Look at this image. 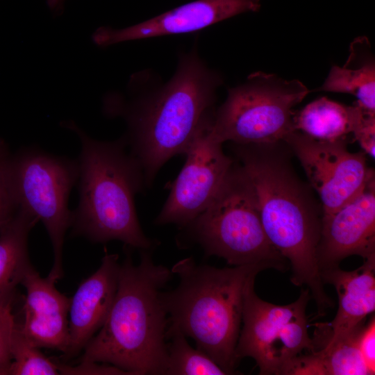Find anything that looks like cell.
<instances>
[{
	"instance_id": "6da1fadb",
	"label": "cell",
	"mask_w": 375,
	"mask_h": 375,
	"mask_svg": "<svg viewBox=\"0 0 375 375\" xmlns=\"http://www.w3.org/2000/svg\"><path fill=\"white\" fill-rule=\"evenodd\" d=\"M233 150L254 188L266 235L289 262L292 283L306 286L317 313L324 314L334 303L324 290L317 258L323 217L320 201L296 174L285 142L235 144Z\"/></svg>"
},
{
	"instance_id": "7a4b0ae2",
	"label": "cell",
	"mask_w": 375,
	"mask_h": 375,
	"mask_svg": "<svg viewBox=\"0 0 375 375\" xmlns=\"http://www.w3.org/2000/svg\"><path fill=\"white\" fill-rule=\"evenodd\" d=\"M221 82L220 76L191 52L181 58L172 78L155 92L129 101L115 92L104 97V114L122 117L127 124L124 137L142 170L146 188L169 160L185 154L213 112Z\"/></svg>"
},
{
	"instance_id": "3957f363",
	"label": "cell",
	"mask_w": 375,
	"mask_h": 375,
	"mask_svg": "<svg viewBox=\"0 0 375 375\" xmlns=\"http://www.w3.org/2000/svg\"><path fill=\"white\" fill-rule=\"evenodd\" d=\"M120 265L118 285L107 318L84 347L81 362L115 366L128 374H165L167 315L161 291L172 278L156 264L149 250H140L135 265L130 247Z\"/></svg>"
},
{
	"instance_id": "277c9868",
	"label": "cell",
	"mask_w": 375,
	"mask_h": 375,
	"mask_svg": "<svg viewBox=\"0 0 375 375\" xmlns=\"http://www.w3.org/2000/svg\"><path fill=\"white\" fill-rule=\"evenodd\" d=\"M60 126L74 132L81 142L79 201L72 211V234L93 242L119 240L131 249H153L157 242L144 233L134 202L146 188L144 175L124 137L100 141L73 120L62 121Z\"/></svg>"
},
{
	"instance_id": "5b68a950",
	"label": "cell",
	"mask_w": 375,
	"mask_h": 375,
	"mask_svg": "<svg viewBox=\"0 0 375 375\" xmlns=\"http://www.w3.org/2000/svg\"><path fill=\"white\" fill-rule=\"evenodd\" d=\"M266 269L263 265L217 268L197 265L192 257L178 261L171 271L179 284L161 292L167 329L192 338L226 374H233L244 287L250 276Z\"/></svg>"
},
{
	"instance_id": "8992f818",
	"label": "cell",
	"mask_w": 375,
	"mask_h": 375,
	"mask_svg": "<svg viewBox=\"0 0 375 375\" xmlns=\"http://www.w3.org/2000/svg\"><path fill=\"white\" fill-rule=\"evenodd\" d=\"M183 228L207 256L222 258L233 266L288 269L286 259L266 235L254 188L238 161L233 160L207 208Z\"/></svg>"
},
{
	"instance_id": "52a82bcc",
	"label": "cell",
	"mask_w": 375,
	"mask_h": 375,
	"mask_svg": "<svg viewBox=\"0 0 375 375\" xmlns=\"http://www.w3.org/2000/svg\"><path fill=\"white\" fill-rule=\"evenodd\" d=\"M309 90L299 80L256 72L242 84L228 90L224 103L214 110L211 137L222 144H269L284 141L292 132L293 108Z\"/></svg>"
},
{
	"instance_id": "ba28073f",
	"label": "cell",
	"mask_w": 375,
	"mask_h": 375,
	"mask_svg": "<svg viewBox=\"0 0 375 375\" xmlns=\"http://www.w3.org/2000/svg\"><path fill=\"white\" fill-rule=\"evenodd\" d=\"M10 176L18 208L41 220L48 233L53 263L47 277L56 283L63 276L65 235L72 223L68 200L78 181V162L31 147L11 155Z\"/></svg>"
},
{
	"instance_id": "9c48e42d",
	"label": "cell",
	"mask_w": 375,
	"mask_h": 375,
	"mask_svg": "<svg viewBox=\"0 0 375 375\" xmlns=\"http://www.w3.org/2000/svg\"><path fill=\"white\" fill-rule=\"evenodd\" d=\"M256 274L247 280L243 294L242 322L235 356L238 361L252 358L260 374H281L287 364L304 350L314 351L308 331L306 308L311 298L308 288L288 305L260 299L254 290Z\"/></svg>"
},
{
	"instance_id": "30bf717a",
	"label": "cell",
	"mask_w": 375,
	"mask_h": 375,
	"mask_svg": "<svg viewBox=\"0 0 375 375\" xmlns=\"http://www.w3.org/2000/svg\"><path fill=\"white\" fill-rule=\"evenodd\" d=\"M283 142L299 160L308 184L319 195L323 215L336 211L374 178L365 153L349 151L346 140L321 141L293 131Z\"/></svg>"
},
{
	"instance_id": "8fae6325",
	"label": "cell",
	"mask_w": 375,
	"mask_h": 375,
	"mask_svg": "<svg viewBox=\"0 0 375 375\" xmlns=\"http://www.w3.org/2000/svg\"><path fill=\"white\" fill-rule=\"evenodd\" d=\"M209 116L184 156L185 162L169 187V194L155 219L157 225L174 224L184 228L209 205L222 185L233 159L209 132Z\"/></svg>"
},
{
	"instance_id": "7c38bea8",
	"label": "cell",
	"mask_w": 375,
	"mask_h": 375,
	"mask_svg": "<svg viewBox=\"0 0 375 375\" xmlns=\"http://www.w3.org/2000/svg\"><path fill=\"white\" fill-rule=\"evenodd\" d=\"M260 8V0H197L124 28L101 26L93 33L92 40L105 48L131 40L188 33Z\"/></svg>"
},
{
	"instance_id": "4fadbf2b",
	"label": "cell",
	"mask_w": 375,
	"mask_h": 375,
	"mask_svg": "<svg viewBox=\"0 0 375 375\" xmlns=\"http://www.w3.org/2000/svg\"><path fill=\"white\" fill-rule=\"evenodd\" d=\"M375 254V181L334 212L323 215L317 249L320 271L350 256Z\"/></svg>"
},
{
	"instance_id": "5bb4252c",
	"label": "cell",
	"mask_w": 375,
	"mask_h": 375,
	"mask_svg": "<svg viewBox=\"0 0 375 375\" xmlns=\"http://www.w3.org/2000/svg\"><path fill=\"white\" fill-rule=\"evenodd\" d=\"M118 258L117 254L106 252L99 269L79 285L71 298L67 358L83 350L104 324L117 290Z\"/></svg>"
},
{
	"instance_id": "9a60e30c",
	"label": "cell",
	"mask_w": 375,
	"mask_h": 375,
	"mask_svg": "<svg viewBox=\"0 0 375 375\" xmlns=\"http://www.w3.org/2000/svg\"><path fill=\"white\" fill-rule=\"evenodd\" d=\"M55 283L48 277H41L34 267L28 272L21 283L26 290L24 319L17 326L35 347L65 353L69 344L67 315L71 298L60 293Z\"/></svg>"
},
{
	"instance_id": "2e32d148",
	"label": "cell",
	"mask_w": 375,
	"mask_h": 375,
	"mask_svg": "<svg viewBox=\"0 0 375 375\" xmlns=\"http://www.w3.org/2000/svg\"><path fill=\"white\" fill-rule=\"evenodd\" d=\"M364 260L362 265L353 271L340 267L320 271L324 284L333 285L338 297V309L324 346L333 345L360 329L365 317L374 312L375 254Z\"/></svg>"
},
{
	"instance_id": "e0dca14e",
	"label": "cell",
	"mask_w": 375,
	"mask_h": 375,
	"mask_svg": "<svg viewBox=\"0 0 375 375\" xmlns=\"http://www.w3.org/2000/svg\"><path fill=\"white\" fill-rule=\"evenodd\" d=\"M319 90L351 94L359 106L375 112V59L367 37L351 42L345 64L333 66Z\"/></svg>"
},
{
	"instance_id": "ac0fdd59",
	"label": "cell",
	"mask_w": 375,
	"mask_h": 375,
	"mask_svg": "<svg viewBox=\"0 0 375 375\" xmlns=\"http://www.w3.org/2000/svg\"><path fill=\"white\" fill-rule=\"evenodd\" d=\"M39 221L19 208L13 219L0 231V303L13 302L17 287L33 267L28 252V237Z\"/></svg>"
},
{
	"instance_id": "d6986e66",
	"label": "cell",
	"mask_w": 375,
	"mask_h": 375,
	"mask_svg": "<svg viewBox=\"0 0 375 375\" xmlns=\"http://www.w3.org/2000/svg\"><path fill=\"white\" fill-rule=\"evenodd\" d=\"M363 110L357 103L349 106L320 97L294 112L293 130L321 141L346 140L353 133Z\"/></svg>"
},
{
	"instance_id": "ffe728a7",
	"label": "cell",
	"mask_w": 375,
	"mask_h": 375,
	"mask_svg": "<svg viewBox=\"0 0 375 375\" xmlns=\"http://www.w3.org/2000/svg\"><path fill=\"white\" fill-rule=\"evenodd\" d=\"M360 329L333 345L311 351L308 362L312 375H370L358 346Z\"/></svg>"
},
{
	"instance_id": "44dd1931",
	"label": "cell",
	"mask_w": 375,
	"mask_h": 375,
	"mask_svg": "<svg viewBox=\"0 0 375 375\" xmlns=\"http://www.w3.org/2000/svg\"><path fill=\"white\" fill-rule=\"evenodd\" d=\"M166 375H224V371L206 353L192 348L180 331L167 329Z\"/></svg>"
},
{
	"instance_id": "7402d4cb",
	"label": "cell",
	"mask_w": 375,
	"mask_h": 375,
	"mask_svg": "<svg viewBox=\"0 0 375 375\" xmlns=\"http://www.w3.org/2000/svg\"><path fill=\"white\" fill-rule=\"evenodd\" d=\"M12 360L9 375H57L59 365L47 358L31 343L16 325L11 347Z\"/></svg>"
},
{
	"instance_id": "603a6c76",
	"label": "cell",
	"mask_w": 375,
	"mask_h": 375,
	"mask_svg": "<svg viewBox=\"0 0 375 375\" xmlns=\"http://www.w3.org/2000/svg\"><path fill=\"white\" fill-rule=\"evenodd\" d=\"M11 155L6 142L0 139V231L13 219L19 210L11 183Z\"/></svg>"
},
{
	"instance_id": "cb8c5ba5",
	"label": "cell",
	"mask_w": 375,
	"mask_h": 375,
	"mask_svg": "<svg viewBox=\"0 0 375 375\" xmlns=\"http://www.w3.org/2000/svg\"><path fill=\"white\" fill-rule=\"evenodd\" d=\"M13 302L0 303V368L9 375L11 347L17 323L12 313Z\"/></svg>"
},
{
	"instance_id": "d4e9b609",
	"label": "cell",
	"mask_w": 375,
	"mask_h": 375,
	"mask_svg": "<svg viewBox=\"0 0 375 375\" xmlns=\"http://www.w3.org/2000/svg\"><path fill=\"white\" fill-rule=\"evenodd\" d=\"M352 134L354 140L360 144L365 154L374 158L375 112L364 109Z\"/></svg>"
},
{
	"instance_id": "484cf974",
	"label": "cell",
	"mask_w": 375,
	"mask_h": 375,
	"mask_svg": "<svg viewBox=\"0 0 375 375\" xmlns=\"http://www.w3.org/2000/svg\"><path fill=\"white\" fill-rule=\"evenodd\" d=\"M358 346L370 375L375 374V317L362 327L358 335Z\"/></svg>"
},
{
	"instance_id": "4316f807",
	"label": "cell",
	"mask_w": 375,
	"mask_h": 375,
	"mask_svg": "<svg viewBox=\"0 0 375 375\" xmlns=\"http://www.w3.org/2000/svg\"><path fill=\"white\" fill-rule=\"evenodd\" d=\"M58 364L60 374H128L126 372L111 365H98V362H81L78 365L74 367L67 365L60 362H58Z\"/></svg>"
},
{
	"instance_id": "83f0119b",
	"label": "cell",
	"mask_w": 375,
	"mask_h": 375,
	"mask_svg": "<svg viewBox=\"0 0 375 375\" xmlns=\"http://www.w3.org/2000/svg\"><path fill=\"white\" fill-rule=\"evenodd\" d=\"M50 10L56 15H60L64 10L65 0H46Z\"/></svg>"
},
{
	"instance_id": "f1b7e54d",
	"label": "cell",
	"mask_w": 375,
	"mask_h": 375,
	"mask_svg": "<svg viewBox=\"0 0 375 375\" xmlns=\"http://www.w3.org/2000/svg\"><path fill=\"white\" fill-rule=\"evenodd\" d=\"M7 374H8V373L6 369L0 368V375H7Z\"/></svg>"
}]
</instances>
